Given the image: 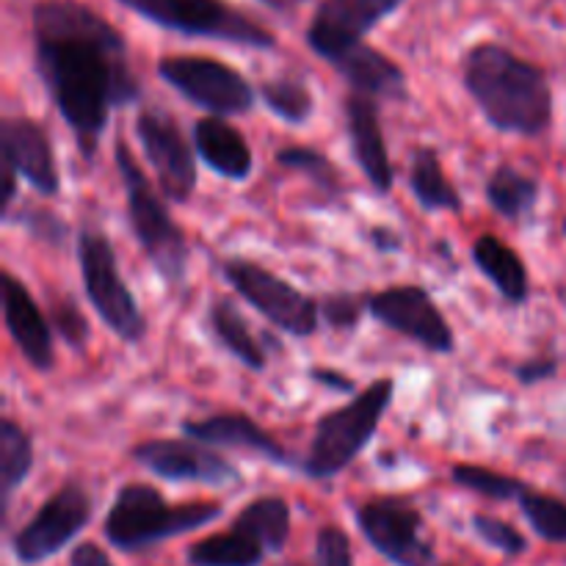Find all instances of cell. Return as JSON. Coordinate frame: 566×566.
I'll return each mask as SVG.
<instances>
[{"mask_svg":"<svg viewBox=\"0 0 566 566\" xmlns=\"http://www.w3.org/2000/svg\"><path fill=\"white\" fill-rule=\"evenodd\" d=\"M36 453L33 440L17 420H0V490H3V512H9V503L14 492L31 475Z\"/></svg>","mask_w":566,"mask_h":566,"instance_id":"83f0119b","label":"cell"},{"mask_svg":"<svg viewBox=\"0 0 566 566\" xmlns=\"http://www.w3.org/2000/svg\"><path fill=\"white\" fill-rule=\"evenodd\" d=\"M232 525L254 536L269 553H282L291 539V503L280 495L254 497L238 512Z\"/></svg>","mask_w":566,"mask_h":566,"instance_id":"4316f807","label":"cell"},{"mask_svg":"<svg viewBox=\"0 0 566 566\" xmlns=\"http://www.w3.org/2000/svg\"><path fill=\"white\" fill-rule=\"evenodd\" d=\"M136 136L144 149V158L153 166L160 193L169 202L186 205L197 191V149L182 136V127L175 116L158 105H147L136 114Z\"/></svg>","mask_w":566,"mask_h":566,"instance_id":"7c38bea8","label":"cell"},{"mask_svg":"<svg viewBox=\"0 0 566 566\" xmlns=\"http://www.w3.org/2000/svg\"><path fill=\"white\" fill-rule=\"evenodd\" d=\"M260 3L269 6V9H274V11H293V9H298V6L310 3V0H260Z\"/></svg>","mask_w":566,"mask_h":566,"instance_id":"b9f144b4","label":"cell"},{"mask_svg":"<svg viewBox=\"0 0 566 566\" xmlns=\"http://www.w3.org/2000/svg\"><path fill=\"white\" fill-rule=\"evenodd\" d=\"M180 431L191 440L205 442V446L258 453V457L276 464V468H291L293 464L287 448L271 431H265L258 420L249 418L247 412H219L202 420H182Z\"/></svg>","mask_w":566,"mask_h":566,"instance_id":"d6986e66","label":"cell"},{"mask_svg":"<svg viewBox=\"0 0 566 566\" xmlns=\"http://www.w3.org/2000/svg\"><path fill=\"white\" fill-rule=\"evenodd\" d=\"M556 374H558V359L551 357V354H545V357H531L514 368V379H517L523 387L542 385V381L553 379Z\"/></svg>","mask_w":566,"mask_h":566,"instance_id":"74e56055","label":"cell"},{"mask_svg":"<svg viewBox=\"0 0 566 566\" xmlns=\"http://www.w3.org/2000/svg\"><path fill=\"white\" fill-rule=\"evenodd\" d=\"M310 379H313L315 385L329 387V390H335V392L357 390V385H354L352 376H346L343 370H335V368H321V365H315V368H310Z\"/></svg>","mask_w":566,"mask_h":566,"instance_id":"f35d334b","label":"cell"},{"mask_svg":"<svg viewBox=\"0 0 566 566\" xmlns=\"http://www.w3.org/2000/svg\"><path fill=\"white\" fill-rule=\"evenodd\" d=\"M260 99L276 119L287 122V125H304L315 111L313 88L296 75L265 77L260 83Z\"/></svg>","mask_w":566,"mask_h":566,"instance_id":"f1b7e54d","label":"cell"},{"mask_svg":"<svg viewBox=\"0 0 566 566\" xmlns=\"http://www.w3.org/2000/svg\"><path fill=\"white\" fill-rule=\"evenodd\" d=\"M0 298H3L6 332L14 340L17 352L39 374H50L55 365L53 324L42 313L33 293L28 291V285L20 276H14L11 271H3L0 274Z\"/></svg>","mask_w":566,"mask_h":566,"instance_id":"e0dca14e","label":"cell"},{"mask_svg":"<svg viewBox=\"0 0 566 566\" xmlns=\"http://www.w3.org/2000/svg\"><path fill=\"white\" fill-rule=\"evenodd\" d=\"M50 324L53 332L72 348V352H83L88 343V321L83 310L77 307L72 296H61L50 304Z\"/></svg>","mask_w":566,"mask_h":566,"instance_id":"d590c367","label":"cell"},{"mask_svg":"<svg viewBox=\"0 0 566 566\" xmlns=\"http://www.w3.org/2000/svg\"><path fill=\"white\" fill-rule=\"evenodd\" d=\"M470 525H473L475 536H479L484 545L503 553L506 558H517L523 556V553H528V539H525L512 523H506V520L492 517V514H473Z\"/></svg>","mask_w":566,"mask_h":566,"instance_id":"e575fe53","label":"cell"},{"mask_svg":"<svg viewBox=\"0 0 566 566\" xmlns=\"http://www.w3.org/2000/svg\"><path fill=\"white\" fill-rule=\"evenodd\" d=\"M315 566H354L352 542L337 525H324L315 536Z\"/></svg>","mask_w":566,"mask_h":566,"instance_id":"8d00e7d4","label":"cell"},{"mask_svg":"<svg viewBox=\"0 0 566 566\" xmlns=\"http://www.w3.org/2000/svg\"><path fill=\"white\" fill-rule=\"evenodd\" d=\"M517 506L536 536H542L545 542H556V545H566V501L525 484L517 495Z\"/></svg>","mask_w":566,"mask_h":566,"instance_id":"4dcf8cb0","label":"cell"},{"mask_svg":"<svg viewBox=\"0 0 566 566\" xmlns=\"http://www.w3.org/2000/svg\"><path fill=\"white\" fill-rule=\"evenodd\" d=\"M158 75L188 103L216 116L249 114L258 103V92L247 75L210 55H164Z\"/></svg>","mask_w":566,"mask_h":566,"instance_id":"9c48e42d","label":"cell"},{"mask_svg":"<svg viewBox=\"0 0 566 566\" xmlns=\"http://www.w3.org/2000/svg\"><path fill=\"white\" fill-rule=\"evenodd\" d=\"M3 224H17L20 230H25L28 235L36 238V241H42L50 249H64L66 241H70V224L55 210L39 208V205L31 202L11 210Z\"/></svg>","mask_w":566,"mask_h":566,"instance_id":"d6a6232c","label":"cell"},{"mask_svg":"<svg viewBox=\"0 0 566 566\" xmlns=\"http://www.w3.org/2000/svg\"><path fill=\"white\" fill-rule=\"evenodd\" d=\"M396 398V381L390 376L370 381L343 407L324 412L315 420L313 440L302 470L313 481H329L340 475L376 437L387 409Z\"/></svg>","mask_w":566,"mask_h":566,"instance_id":"5b68a950","label":"cell"},{"mask_svg":"<svg viewBox=\"0 0 566 566\" xmlns=\"http://www.w3.org/2000/svg\"><path fill=\"white\" fill-rule=\"evenodd\" d=\"M453 484H459L462 490L475 492L481 497H490V501H517V495L523 492L525 481L514 479V475L497 473L492 468H481V464H453L451 468Z\"/></svg>","mask_w":566,"mask_h":566,"instance_id":"1f68e13d","label":"cell"},{"mask_svg":"<svg viewBox=\"0 0 566 566\" xmlns=\"http://www.w3.org/2000/svg\"><path fill=\"white\" fill-rule=\"evenodd\" d=\"M224 506L216 501L169 503L153 484L130 481L119 486L103 520V536L122 553H142L175 536L191 534L221 517Z\"/></svg>","mask_w":566,"mask_h":566,"instance_id":"3957f363","label":"cell"},{"mask_svg":"<svg viewBox=\"0 0 566 566\" xmlns=\"http://www.w3.org/2000/svg\"><path fill=\"white\" fill-rule=\"evenodd\" d=\"M332 66L346 77L352 92L370 94L376 99H407V72L370 44H357L332 61Z\"/></svg>","mask_w":566,"mask_h":566,"instance_id":"44dd1931","label":"cell"},{"mask_svg":"<svg viewBox=\"0 0 566 566\" xmlns=\"http://www.w3.org/2000/svg\"><path fill=\"white\" fill-rule=\"evenodd\" d=\"M130 459L166 481H188L205 486H235L241 481V470L191 437H155L133 446Z\"/></svg>","mask_w":566,"mask_h":566,"instance_id":"5bb4252c","label":"cell"},{"mask_svg":"<svg viewBox=\"0 0 566 566\" xmlns=\"http://www.w3.org/2000/svg\"><path fill=\"white\" fill-rule=\"evenodd\" d=\"M0 160L11 166L42 197H59L61 175L53 142L42 122L31 116H6L0 122Z\"/></svg>","mask_w":566,"mask_h":566,"instance_id":"2e32d148","label":"cell"},{"mask_svg":"<svg viewBox=\"0 0 566 566\" xmlns=\"http://www.w3.org/2000/svg\"><path fill=\"white\" fill-rule=\"evenodd\" d=\"M462 83L495 130L536 138L553 125L551 77L506 44H473L462 59Z\"/></svg>","mask_w":566,"mask_h":566,"instance_id":"7a4b0ae2","label":"cell"},{"mask_svg":"<svg viewBox=\"0 0 566 566\" xmlns=\"http://www.w3.org/2000/svg\"><path fill=\"white\" fill-rule=\"evenodd\" d=\"M94 501L77 481H64L11 539L17 564L36 566L59 556L92 523Z\"/></svg>","mask_w":566,"mask_h":566,"instance_id":"8fae6325","label":"cell"},{"mask_svg":"<svg viewBox=\"0 0 566 566\" xmlns=\"http://www.w3.org/2000/svg\"><path fill=\"white\" fill-rule=\"evenodd\" d=\"M407 0H324L307 25V48L332 64Z\"/></svg>","mask_w":566,"mask_h":566,"instance_id":"9a60e30c","label":"cell"},{"mask_svg":"<svg viewBox=\"0 0 566 566\" xmlns=\"http://www.w3.org/2000/svg\"><path fill=\"white\" fill-rule=\"evenodd\" d=\"M484 197L497 216H503L512 224H520V221L534 216L542 188L534 175H525L512 164H501L486 177Z\"/></svg>","mask_w":566,"mask_h":566,"instance_id":"d4e9b609","label":"cell"},{"mask_svg":"<svg viewBox=\"0 0 566 566\" xmlns=\"http://www.w3.org/2000/svg\"><path fill=\"white\" fill-rule=\"evenodd\" d=\"M368 241H370V247H374L379 254H398L403 249L401 232L392 230V227H385V224L370 227Z\"/></svg>","mask_w":566,"mask_h":566,"instance_id":"ab89813d","label":"cell"},{"mask_svg":"<svg viewBox=\"0 0 566 566\" xmlns=\"http://www.w3.org/2000/svg\"><path fill=\"white\" fill-rule=\"evenodd\" d=\"M114 164L116 171H119L122 188H125L127 221H130L138 247H142L149 265L158 271L166 285L180 287L186 282L188 260H191L186 232L171 219L169 208H166V197L144 175L138 160L133 158V149L122 138L116 142Z\"/></svg>","mask_w":566,"mask_h":566,"instance_id":"277c9868","label":"cell"},{"mask_svg":"<svg viewBox=\"0 0 566 566\" xmlns=\"http://www.w3.org/2000/svg\"><path fill=\"white\" fill-rule=\"evenodd\" d=\"M208 324L213 337L224 346L227 354H232L243 368L254 370V374H263L265 365H269V354L260 346L254 332L249 329V321L243 318V313L238 310V304L232 298L221 296L210 304Z\"/></svg>","mask_w":566,"mask_h":566,"instance_id":"cb8c5ba5","label":"cell"},{"mask_svg":"<svg viewBox=\"0 0 566 566\" xmlns=\"http://www.w3.org/2000/svg\"><path fill=\"white\" fill-rule=\"evenodd\" d=\"M321 321L337 332H354L363 324L365 315H370V293L368 291H340L318 298Z\"/></svg>","mask_w":566,"mask_h":566,"instance_id":"836d02e7","label":"cell"},{"mask_svg":"<svg viewBox=\"0 0 566 566\" xmlns=\"http://www.w3.org/2000/svg\"><path fill=\"white\" fill-rule=\"evenodd\" d=\"M276 566H304V564H298V562H282V564H276Z\"/></svg>","mask_w":566,"mask_h":566,"instance_id":"7bdbcfd3","label":"cell"},{"mask_svg":"<svg viewBox=\"0 0 566 566\" xmlns=\"http://www.w3.org/2000/svg\"><path fill=\"white\" fill-rule=\"evenodd\" d=\"M343 116H346L348 144L357 166L363 169L365 180L376 193H390L396 182L390 153H387L385 127H381V105L370 94L352 92L343 99Z\"/></svg>","mask_w":566,"mask_h":566,"instance_id":"ac0fdd59","label":"cell"},{"mask_svg":"<svg viewBox=\"0 0 566 566\" xmlns=\"http://www.w3.org/2000/svg\"><path fill=\"white\" fill-rule=\"evenodd\" d=\"M276 164L287 171H298L307 177L324 197L340 199L343 197V177L340 169L332 164L329 155H324L315 147H304V144H291L276 153Z\"/></svg>","mask_w":566,"mask_h":566,"instance_id":"f546056e","label":"cell"},{"mask_svg":"<svg viewBox=\"0 0 566 566\" xmlns=\"http://www.w3.org/2000/svg\"><path fill=\"white\" fill-rule=\"evenodd\" d=\"M562 484H564V490H566V468L562 470Z\"/></svg>","mask_w":566,"mask_h":566,"instance_id":"ee69618b","label":"cell"},{"mask_svg":"<svg viewBox=\"0 0 566 566\" xmlns=\"http://www.w3.org/2000/svg\"><path fill=\"white\" fill-rule=\"evenodd\" d=\"M119 3L166 31L216 39V42H230L252 50L276 48V36L269 28L254 22L252 17L243 14L227 0H119Z\"/></svg>","mask_w":566,"mask_h":566,"instance_id":"52a82bcc","label":"cell"},{"mask_svg":"<svg viewBox=\"0 0 566 566\" xmlns=\"http://www.w3.org/2000/svg\"><path fill=\"white\" fill-rule=\"evenodd\" d=\"M193 149L208 169L224 180L243 182L254 169V155L247 136L224 116H205L193 125Z\"/></svg>","mask_w":566,"mask_h":566,"instance_id":"ffe728a7","label":"cell"},{"mask_svg":"<svg viewBox=\"0 0 566 566\" xmlns=\"http://www.w3.org/2000/svg\"><path fill=\"white\" fill-rule=\"evenodd\" d=\"M359 534L392 566H434L437 553L426 536V520L407 497L379 495L354 509Z\"/></svg>","mask_w":566,"mask_h":566,"instance_id":"30bf717a","label":"cell"},{"mask_svg":"<svg viewBox=\"0 0 566 566\" xmlns=\"http://www.w3.org/2000/svg\"><path fill=\"white\" fill-rule=\"evenodd\" d=\"M265 556H269V551L235 525H230V531H224V534L193 542L186 551L191 566H260Z\"/></svg>","mask_w":566,"mask_h":566,"instance_id":"484cf974","label":"cell"},{"mask_svg":"<svg viewBox=\"0 0 566 566\" xmlns=\"http://www.w3.org/2000/svg\"><path fill=\"white\" fill-rule=\"evenodd\" d=\"M370 315L387 329L423 346L426 352H457V335L423 285H392L370 293Z\"/></svg>","mask_w":566,"mask_h":566,"instance_id":"4fadbf2b","label":"cell"},{"mask_svg":"<svg viewBox=\"0 0 566 566\" xmlns=\"http://www.w3.org/2000/svg\"><path fill=\"white\" fill-rule=\"evenodd\" d=\"M221 276L243 302L252 304L265 321H271L285 335L310 337L318 332V298L307 296L265 265L249 258H224L221 260Z\"/></svg>","mask_w":566,"mask_h":566,"instance_id":"ba28073f","label":"cell"},{"mask_svg":"<svg viewBox=\"0 0 566 566\" xmlns=\"http://www.w3.org/2000/svg\"><path fill=\"white\" fill-rule=\"evenodd\" d=\"M70 566H114V564H111L108 553H105L103 547L86 542V545H77L75 551H72Z\"/></svg>","mask_w":566,"mask_h":566,"instance_id":"60d3db41","label":"cell"},{"mask_svg":"<svg viewBox=\"0 0 566 566\" xmlns=\"http://www.w3.org/2000/svg\"><path fill=\"white\" fill-rule=\"evenodd\" d=\"M473 263L509 304L520 307L531 296V276L523 258L495 232H484L473 243Z\"/></svg>","mask_w":566,"mask_h":566,"instance_id":"7402d4cb","label":"cell"},{"mask_svg":"<svg viewBox=\"0 0 566 566\" xmlns=\"http://www.w3.org/2000/svg\"><path fill=\"white\" fill-rule=\"evenodd\" d=\"M75 249L83 291L94 313L122 343H133V346L142 343L147 335V315L142 313L136 296L122 276L111 238L97 227H81Z\"/></svg>","mask_w":566,"mask_h":566,"instance_id":"8992f818","label":"cell"},{"mask_svg":"<svg viewBox=\"0 0 566 566\" xmlns=\"http://www.w3.org/2000/svg\"><path fill=\"white\" fill-rule=\"evenodd\" d=\"M409 191L426 213H459L462 193L440 164L434 147H418L409 160Z\"/></svg>","mask_w":566,"mask_h":566,"instance_id":"603a6c76","label":"cell"},{"mask_svg":"<svg viewBox=\"0 0 566 566\" xmlns=\"http://www.w3.org/2000/svg\"><path fill=\"white\" fill-rule=\"evenodd\" d=\"M33 64L44 92L75 136L83 160L97 158L111 111L136 105L142 83L119 28L81 0L33 6Z\"/></svg>","mask_w":566,"mask_h":566,"instance_id":"6da1fadb","label":"cell"}]
</instances>
